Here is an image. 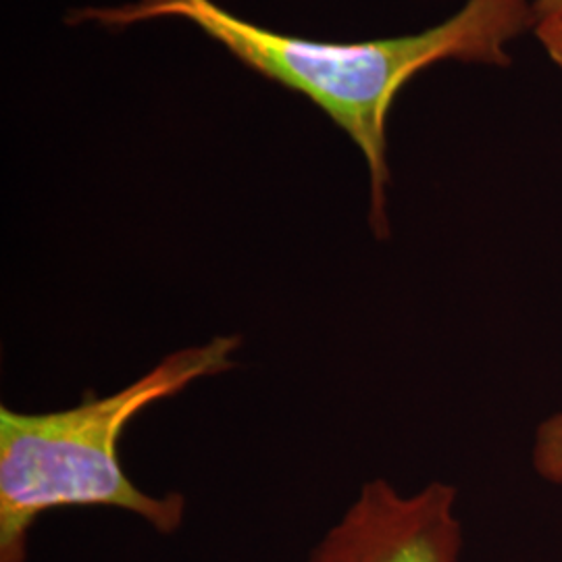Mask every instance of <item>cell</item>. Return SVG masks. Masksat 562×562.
<instances>
[{
    "mask_svg": "<svg viewBox=\"0 0 562 562\" xmlns=\"http://www.w3.org/2000/svg\"><path fill=\"white\" fill-rule=\"evenodd\" d=\"M180 18L225 46L241 65L315 102L361 148L369 167V223L375 238L390 236L385 121L402 86L440 60L510 65L504 50L536 25L533 0H469L440 25L415 36L371 42H317L265 30L213 0H140L111 9L74 11L67 23L123 30L140 21Z\"/></svg>",
    "mask_w": 562,
    "mask_h": 562,
    "instance_id": "obj_1",
    "label": "cell"
},
{
    "mask_svg": "<svg viewBox=\"0 0 562 562\" xmlns=\"http://www.w3.org/2000/svg\"><path fill=\"white\" fill-rule=\"evenodd\" d=\"M240 346L238 334L186 346L117 392L90 394L60 411L21 413L2 404L0 562H27L34 525L60 508H115L159 536L178 533L186 498L178 492L155 496L138 487L121 467L117 443L148 406L234 369Z\"/></svg>",
    "mask_w": 562,
    "mask_h": 562,
    "instance_id": "obj_2",
    "label": "cell"
},
{
    "mask_svg": "<svg viewBox=\"0 0 562 562\" xmlns=\"http://www.w3.org/2000/svg\"><path fill=\"white\" fill-rule=\"evenodd\" d=\"M457 487L434 482L404 496L385 480L364 483L306 562H459Z\"/></svg>",
    "mask_w": 562,
    "mask_h": 562,
    "instance_id": "obj_3",
    "label": "cell"
},
{
    "mask_svg": "<svg viewBox=\"0 0 562 562\" xmlns=\"http://www.w3.org/2000/svg\"><path fill=\"white\" fill-rule=\"evenodd\" d=\"M533 467L546 482L562 485V413L546 419L538 427Z\"/></svg>",
    "mask_w": 562,
    "mask_h": 562,
    "instance_id": "obj_4",
    "label": "cell"
},
{
    "mask_svg": "<svg viewBox=\"0 0 562 562\" xmlns=\"http://www.w3.org/2000/svg\"><path fill=\"white\" fill-rule=\"evenodd\" d=\"M536 36L542 42L548 57L562 69V18L536 23Z\"/></svg>",
    "mask_w": 562,
    "mask_h": 562,
    "instance_id": "obj_5",
    "label": "cell"
},
{
    "mask_svg": "<svg viewBox=\"0 0 562 562\" xmlns=\"http://www.w3.org/2000/svg\"><path fill=\"white\" fill-rule=\"evenodd\" d=\"M533 18L536 23L562 18V0H533Z\"/></svg>",
    "mask_w": 562,
    "mask_h": 562,
    "instance_id": "obj_6",
    "label": "cell"
}]
</instances>
